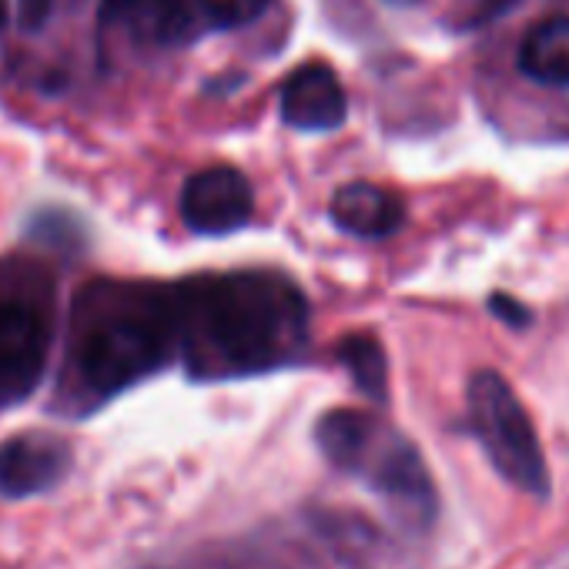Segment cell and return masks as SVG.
Masks as SVG:
<instances>
[{"label":"cell","instance_id":"6da1fadb","mask_svg":"<svg viewBox=\"0 0 569 569\" xmlns=\"http://www.w3.org/2000/svg\"><path fill=\"white\" fill-rule=\"evenodd\" d=\"M178 346L198 376H251L292 362L309 336L306 296L271 271L191 278L174 289Z\"/></svg>","mask_w":569,"mask_h":569},{"label":"cell","instance_id":"7a4b0ae2","mask_svg":"<svg viewBox=\"0 0 569 569\" xmlns=\"http://www.w3.org/2000/svg\"><path fill=\"white\" fill-rule=\"evenodd\" d=\"M174 349V292L118 281H94L78 292L71 366L94 396H114L154 376Z\"/></svg>","mask_w":569,"mask_h":569},{"label":"cell","instance_id":"3957f363","mask_svg":"<svg viewBox=\"0 0 569 569\" xmlns=\"http://www.w3.org/2000/svg\"><path fill=\"white\" fill-rule=\"evenodd\" d=\"M469 429L489 456L492 469L532 499L549 496V466L536 436V426L512 392V386L492 372L479 369L466 386Z\"/></svg>","mask_w":569,"mask_h":569},{"label":"cell","instance_id":"277c9868","mask_svg":"<svg viewBox=\"0 0 569 569\" xmlns=\"http://www.w3.org/2000/svg\"><path fill=\"white\" fill-rule=\"evenodd\" d=\"M379 489L399 512H406L412 522H429L436 516V486L432 476L419 456V449L402 439L399 432L379 426L372 446L366 449L359 469Z\"/></svg>","mask_w":569,"mask_h":569},{"label":"cell","instance_id":"5b68a950","mask_svg":"<svg viewBox=\"0 0 569 569\" xmlns=\"http://www.w3.org/2000/svg\"><path fill=\"white\" fill-rule=\"evenodd\" d=\"M51 326L24 302H0V409L31 396L44 376Z\"/></svg>","mask_w":569,"mask_h":569},{"label":"cell","instance_id":"8992f818","mask_svg":"<svg viewBox=\"0 0 569 569\" xmlns=\"http://www.w3.org/2000/svg\"><path fill=\"white\" fill-rule=\"evenodd\" d=\"M254 191L234 168L214 164L184 181L181 218L198 234H231L251 221Z\"/></svg>","mask_w":569,"mask_h":569},{"label":"cell","instance_id":"52a82bcc","mask_svg":"<svg viewBox=\"0 0 569 569\" xmlns=\"http://www.w3.org/2000/svg\"><path fill=\"white\" fill-rule=\"evenodd\" d=\"M71 469V446L51 432H24L0 442V496L24 499L54 489Z\"/></svg>","mask_w":569,"mask_h":569},{"label":"cell","instance_id":"ba28073f","mask_svg":"<svg viewBox=\"0 0 569 569\" xmlns=\"http://www.w3.org/2000/svg\"><path fill=\"white\" fill-rule=\"evenodd\" d=\"M281 118L299 131H336L346 124L349 98L339 74L329 64H306L292 71L278 94Z\"/></svg>","mask_w":569,"mask_h":569},{"label":"cell","instance_id":"9c48e42d","mask_svg":"<svg viewBox=\"0 0 569 569\" xmlns=\"http://www.w3.org/2000/svg\"><path fill=\"white\" fill-rule=\"evenodd\" d=\"M101 28H118L144 48H178L194 34L184 0H101Z\"/></svg>","mask_w":569,"mask_h":569},{"label":"cell","instance_id":"30bf717a","mask_svg":"<svg viewBox=\"0 0 569 569\" xmlns=\"http://www.w3.org/2000/svg\"><path fill=\"white\" fill-rule=\"evenodd\" d=\"M332 221L356 238H389L406 221V204L399 194H392L382 184L372 181H352L342 184L329 201Z\"/></svg>","mask_w":569,"mask_h":569},{"label":"cell","instance_id":"8fae6325","mask_svg":"<svg viewBox=\"0 0 569 569\" xmlns=\"http://www.w3.org/2000/svg\"><path fill=\"white\" fill-rule=\"evenodd\" d=\"M519 71L532 84L566 88L569 84V14L546 18L519 44Z\"/></svg>","mask_w":569,"mask_h":569},{"label":"cell","instance_id":"7c38bea8","mask_svg":"<svg viewBox=\"0 0 569 569\" xmlns=\"http://www.w3.org/2000/svg\"><path fill=\"white\" fill-rule=\"evenodd\" d=\"M379 419H372L369 412H359V409H332L319 419L316 426V442L322 449V456L346 469V472H356L366 449L372 446L376 432H379Z\"/></svg>","mask_w":569,"mask_h":569},{"label":"cell","instance_id":"4fadbf2b","mask_svg":"<svg viewBox=\"0 0 569 569\" xmlns=\"http://www.w3.org/2000/svg\"><path fill=\"white\" fill-rule=\"evenodd\" d=\"M336 356L369 399H376V402L389 399V362H386V352L376 336H369V332L346 336L339 342Z\"/></svg>","mask_w":569,"mask_h":569},{"label":"cell","instance_id":"5bb4252c","mask_svg":"<svg viewBox=\"0 0 569 569\" xmlns=\"http://www.w3.org/2000/svg\"><path fill=\"white\" fill-rule=\"evenodd\" d=\"M214 28H241L264 14L268 0H198Z\"/></svg>","mask_w":569,"mask_h":569},{"label":"cell","instance_id":"9a60e30c","mask_svg":"<svg viewBox=\"0 0 569 569\" xmlns=\"http://www.w3.org/2000/svg\"><path fill=\"white\" fill-rule=\"evenodd\" d=\"M489 312L496 319H502L509 329H529V322H532V312L522 302H516L512 296H506V292L489 296Z\"/></svg>","mask_w":569,"mask_h":569},{"label":"cell","instance_id":"2e32d148","mask_svg":"<svg viewBox=\"0 0 569 569\" xmlns=\"http://www.w3.org/2000/svg\"><path fill=\"white\" fill-rule=\"evenodd\" d=\"M18 8H21V28L24 31H41L51 21L58 0H18Z\"/></svg>","mask_w":569,"mask_h":569},{"label":"cell","instance_id":"e0dca14e","mask_svg":"<svg viewBox=\"0 0 569 569\" xmlns=\"http://www.w3.org/2000/svg\"><path fill=\"white\" fill-rule=\"evenodd\" d=\"M8 24V0H0V31Z\"/></svg>","mask_w":569,"mask_h":569},{"label":"cell","instance_id":"ac0fdd59","mask_svg":"<svg viewBox=\"0 0 569 569\" xmlns=\"http://www.w3.org/2000/svg\"><path fill=\"white\" fill-rule=\"evenodd\" d=\"M386 4H396V8H412V4H419V0H386Z\"/></svg>","mask_w":569,"mask_h":569}]
</instances>
